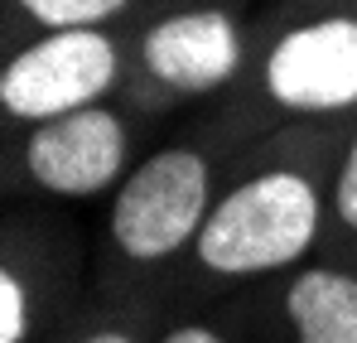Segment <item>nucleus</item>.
<instances>
[{"mask_svg":"<svg viewBox=\"0 0 357 343\" xmlns=\"http://www.w3.org/2000/svg\"><path fill=\"white\" fill-rule=\"evenodd\" d=\"M116 82V44L102 29H49L39 44L20 49L0 73V107L15 121L97 107Z\"/></svg>","mask_w":357,"mask_h":343,"instance_id":"7ed1b4c3","label":"nucleus"},{"mask_svg":"<svg viewBox=\"0 0 357 343\" xmlns=\"http://www.w3.org/2000/svg\"><path fill=\"white\" fill-rule=\"evenodd\" d=\"M333 208H338V218L357 232V140H353V150H348V160H343V170H338Z\"/></svg>","mask_w":357,"mask_h":343,"instance_id":"9d476101","label":"nucleus"},{"mask_svg":"<svg viewBox=\"0 0 357 343\" xmlns=\"http://www.w3.org/2000/svg\"><path fill=\"white\" fill-rule=\"evenodd\" d=\"M208 160L188 145L155 150L135 174H126L112 203V237L135 261H165L198 242L208 223Z\"/></svg>","mask_w":357,"mask_h":343,"instance_id":"f03ea898","label":"nucleus"},{"mask_svg":"<svg viewBox=\"0 0 357 343\" xmlns=\"http://www.w3.org/2000/svg\"><path fill=\"white\" fill-rule=\"evenodd\" d=\"M295 343H357V276L309 266L285 286Z\"/></svg>","mask_w":357,"mask_h":343,"instance_id":"0eeeda50","label":"nucleus"},{"mask_svg":"<svg viewBox=\"0 0 357 343\" xmlns=\"http://www.w3.org/2000/svg\"><path fill=\"white\" fill-rule=\"evenodd\" d=\"M319 237V194L295 170L237 184L198 232V261L218 276H266L295 266Z\"/></svg>","mask_w":357,"mask_h":343,"instance_id":"f257e3e1","label":"nucleus"},{"mask_svg":"<svg viewBox=\"0 0 357 343\" xmlns=\"http://www.w3.org/2000/svg\"><path fill=\"white\" fill-rule=\"evenodd\" d=\"M77 343H135V339L121 334V329H97V334H87V339H77Z\"/></svg>","mask_w":357,"mask_h":343,"instance_id":"f8f14e48","label":"nucleus"},{"mask_svg":"<svg viewBox=\"0 0 357 343\" xmlns=\"http://www.w3.org/2000/svg\"><path fill=\"white\" fill-rule=\"evenodd\" d=\"M130 0H20L29 20L44 29H102V20L121 15Z\"/></svg>","mask_w":357,"mask_h":343,"instance_id":"6e6552de","label":"nucleus"},{"mask_svg":"<svg viewBox=\"0 0 357 343\" xmlns=\"http://www.w3.org/2000/svg\"><path fill=\"white\" fill-rule=\"evenodd\" d=\"M160 343H222V334L208 329V324H178V329H169Z\"/></svg>","mask_w":357,"mask_h":343,"instance_id":"9b49d317","label":"nucleus"},{"mask_svg":"<svg viewBox=\"0 0 357 343\" xmlns=\"http://www.w3.org/2000/svg\"><path fill=\"white\" fill-rule=\"evenodd\" d=\"M241 63L237 24L222 10H178L145 34V68L174 92H213Z\"/></svg>","mask_w":357,"mask_h":343,"instance_id":"423d86ee","label":"nucleus"},{"mask_svg":"<svg viewBox=\"0 0 357 343\" xmlns=\"http://www.w3.org/2000/svg\"><path fill=\"white\" fill-rule=\"evenodd\" d=\"M29 334V290L5 266L0 271V343H24Z\"/></svg>","mask_w":357,"mask_h":343,"instance_id":"1a4fd4ad","label":"nucleus"},{"mask_svg":"<svg viewBox=\"0 0 357 343\" xmlns=\"http://www.w3.org/2000/svg\"><path fill=\"white\" fill-rule=\"evenodd\" d=\"M126 165V126L107 107L39 121L24 145V170L44 194L59 198H92L102 194Z\"/></svg>","mask_w":357,"mask_h":343,"instance_id":"39448f33","label":"nucleus"},{"mask_svg":"<svg viewBox=\"0 0 357 343\" xmlns=\"http://www.w3.org/2000/svg\"><path fill=\"white\" fill-rule=\"evenodd\" d=\"M266 87L285 112L304 116L357 107V20L324 15L290 29L266 58Z\"/></svg>","mask_w":357,"mask_h":343,"instance_id":"20e7f679","label":"nucleus"}]
</instances>
